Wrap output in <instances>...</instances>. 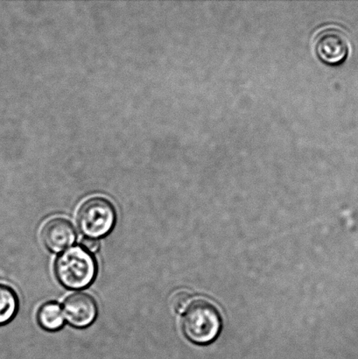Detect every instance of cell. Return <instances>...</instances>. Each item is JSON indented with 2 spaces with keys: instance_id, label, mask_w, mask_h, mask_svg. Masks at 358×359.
Wrapping results in <instances>:
<instances>
[{
  "instance_id": "1",
  "label": "cell",
  "mask_w": 358,
  "mask_h": 359,
  "mask_svg": "<svg viewBox=\"0 0 358 359\" xmlns=\"http://www.w3.org/2000/svg\"><path fill=\"white\" fill-rule=\"evenodd\" d=\"M97 262L90 252L76 246L60 255L55 263L59 283L69 290H83L93 283L97 276Z\"/></svg>"
},
{
  "instance_id": "2",
  "label": "cell",
  "mask_w": 358,
  "mask_h": 359,
  "mask_svg": "<svg viewBox=\"0 0 358 359\" xmlns=\"http://www.w3.org/2000/svg\"><path fill=\"white\" fill-rule=\"evenodd\" d=\"M182 332L199 346L213 342L222 329V320L215 306L206 300L192 302L182 319Z\"/></svg>"
},
{
  "instance_id": "3",
  "label": "cell",
  "mask_w": 358,
  "mask_h": 359,
  "mask_svg": "<svg viewBox=\"0 0 358 359\" xmlns=\"http://www.w3.org/2000/svg\"><path fill=\"white\" fill-rule=\"evenodd\" d=\"M117 219L115 208L110 201L93 196L84 201L77 212L80 231L87 237L98 238L110 233Z\"/></svg>"
},
{
  "instance_id": "4",
  "label": "cell",
  "mask_w": 358,
  "mask_h": 359,
  "mask_svg": "<svg viewBox=\"0 0 358 359\" xmlns=\"http://www.w3.org/2000/svg\"><path fill=\"white\" fill-rule=\"evenodd\" d=\"M315 48L322 62L329 65H341L349 55V38L341 28L324 27L315 36Z\"/></svg>"
},
{
  "instance_id": "5",
  "label": "cell",
  "mask_w": 358,
  "mask_h": 359,
  "mask_svg": "<svg viewBox=\"0 0 358 359\" xmlns=\"http://www.w3.org/2000/svg\"><path fill=\"white\" fill-rule=\"evenodd\" d=\"M63 315L69 325L76 328H86L97 318V302L91 295L83 292L74 293L63 302Z\"/></svg>"
},
{
  "instance_id": "6",
  "label": "cell",
  "mask_w": 358,
  "mask_h": 359,
  "mask_svg": "<svg viewBox=\"0 0 358 359\" xmlns=\"http://www.w3.org/2000/svg\"><path fill=\"white\" fill-rule=\"evenodd\" d=\"M41 241L49 251L60 252L70 248L76 239L75 228L69 220L55 217L43 225L41 232Z\"/></svg>"
},
{
  "instance_id": "7",
  "label": "cell",
  "mask_w": 358,
  "mask_h": 359,
  "mask_svg": "<svg viewBox=\"0 0 358 359\" xmlns=\"http://www.w3.org/2000/svg\"><path fill=\"white\" fill-rule=\"evenodd\" d=\"M37 321L41 328L48 332H56L64 325V315L56 302H47L37 313Z\"/></svg>"
},
{
  "instance_id": "8",
  "label": "cell",
  "mask_w": 358,
  "mask_h": 359,
  "mask_svg": "<svg viewBox=\"0 0 358 359\" xmlns=\"http://www.w3.org/2000/svg\"><path fill=\"white\" fill-rule=\"evenodd\" d=\"M19 311V298L15 291L6 284L0 283V326L9 323Z\"/></svg>"
},
{
  "instance_id": "9",
  "label": "cell",
  "mask_w": 358,
  "mask_h": 359,
  "mask_svg": "<svg viewBox=\"0 0 358 359\" xmlns=\"http://www.w3.org/2000/svg\"><path fill=\"white\" fill-rule=\"evenodd\" d=\"M191 304V295L186 291H179L171 297L172 309L178 314H182Z\"/></svg>"
},
{
  "instance_id": "10",
  "label": "cell",
  "mask_w": 358,
  "mask_h": 359,
  "mask_svg": "<svg viewBox=\"0 0 358 359\" xmlns=\"http://www.w3.org/2000/svg\"><path fill=\"white\" fill-rule=\"evenodd\" d=\"M81 245L88 252H96L99 249V241L97 238L87 237L81 241Z\"/></svg>"
}]
</instances>
